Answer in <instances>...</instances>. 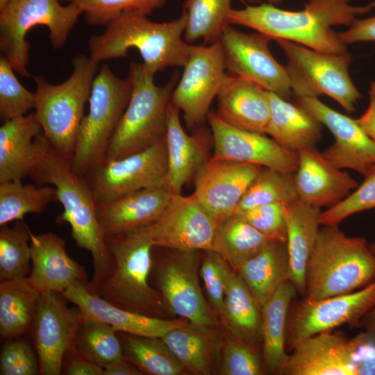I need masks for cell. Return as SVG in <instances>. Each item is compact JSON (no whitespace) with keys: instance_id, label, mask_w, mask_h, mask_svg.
<instances>
[{"instance_id":"6da1fadb","label":"cell","mask_w":375,"mask_h":375,"mask_svg":"<svg viewBox=\"0 0 375 375\" xmlns=\"http://www.w3.org/2000/svg\"><path fill=\"white\" fill-rule=\"evenodd\" d=\"M375 8V0L365 6H353L351 0H308L300 10L279 8L267 3L246 4L232 8L228 16L230 25L254 29L272 40L293 42L321 52L347 53L333 26H349L357 17Z\"/></svg>"},{"instance_id":"7a4b0ae2","label":"cell","mask_w":375,"mask_h":375,"mask_svg":"<svg viewBox=\"0 0 375 375\" xmlns=\"http://www.w3.org/2000/svg\"><path fill=\"white\" fill-rule=\"evenodd\" d=\"M29 176L40 185L56 188L57 201L63 207L56 222L68 223L76 244L91 253L94 276L89 285L95 292L111 273L113 262L98 219L97 201L87 180L72 169L69 159L50 147Z\"/></svg>"},{"instance_id":"3957f363","label":"cell","mask_w":375,"mask_h":375,"mask_svg":"<svg viewBox=\"0 0 375 375\" xmlns=\"http://www.w3.org/2000/svg\"><path fill=\"white\" fill-rule=\"evenodd\" d=\"M187 16L155 22L147 15L124 12L106 25L104 32L88 41L90 57L99 62L126 56L130 49L140 53L147 69L156 74L168 67H184L191 44L183 38Z\"/></svg>"},{"instance_id":"277c9868","label":"cell","mask_w":375,"mask_h":375,"mask_svg":"<svg viewBox=\"0 0 375 375\" xmlns=\"http://www.w3.org/2000/svg\"><path fill=\"white\" fill-rule=\"evenodd\" d=\"M375 281V255L367 241L322 225L309 258L304 297L312 300L352 292Z\"/></svg>"},{"instance_id":"5b68a950","label":"cell","mask_w":375,"mask_h":375,"mask_svg":"<svg viewBox=\"0 0 375 375\" xmlns=\"http://www.w3.org/2000/svg\"><path fill=\"white\" fill-rule=\"evenodd\" d=\"M99 63L79 54L72 60L73 72L63 83L51 84L42 75L35 83V118L52 150L71 160L89 101Z\"/></svg>"},{"instance_id":"8992f818","label":"cell","mask_w":375,"mask_h":375,"mask_svg":"<svg viewBox=\"0 0 375 375\" xmlns=\"http://www.w3.org/2000/svg\"><path fill=\"white\" fill-rule=\"evenodd\" d=\"M154 74L143 63H130L131 98L110 139L104 160L122 158L165 138L168 106L179 74L174 72L163 85H156Z\"/></svg>"},{"instance_id":"52a82bcc","label":"cell","mask_w":375,"mask_h":375,"mask_svg":"<svg viewBox=\"0 0 375 375\" xmlns=\"http://www.w3.org/2000/svg\"><path fill=\"white\" fill-rule=\"evenodd\" d=\"M147 226L106 237L112 269L94 292L118 307L154 316L161 294L148 281L154 247Z\"/></svg>"},{"instance_id":"ba28073f","label":"cell","mask_w":375,"mask_h":375,"mask_svg":"<svg viewBox=\"0 0 375 375\" xmlns=\"http://www.w3.org/2000/svg\"><path fill=\"white\" fill-rule=\"evenodd\" d=\"M128 77L119 78L107 65L97 72L89 99V111L81 124L73 156L72 169L86 176L104 160L110 139L131 98Z\"/></svg>"},{"instance_id":"9c48e42d","label":"cell","mask_w":375,"mask_h":375,"mask_svg":"<svg viewBox=\"0 0 375 375\" xmlns=\"http://www.w3.org/2000/svg\"><path fill=\"white\" fill-rule=\"evenodd\" d=\"M82 10L75 4L62 6L60 0H10L0 10V50L14 70L30 78L27 69L30 44L27 32L33 26H45L53 49L62 47L75 26Z\"/></svg>"},{"instance_id":"30bf717a","label":"cell","mask_w":375,"mask_h":375,"mask_svg":"<svg viewBox=\"0 0 375 375\" xmlns=\"http://www.w3.org/2000/svg\"><path fill=\"white\" fill-rule=\"evenodd\" d=\"M276 42L287 58L293 96L318 97L326 94L347 112L355 110L362 95L349 75L351 56L349 52L328 53L288 40Z\"/></svg>"},{"instance_id":"8fae6325","label":"cell","mask_w":375,"mask_h":375,"mask_svg":"<svg viewBox=\"0 0 375 375\" xmlns=\"http://www.w3.org/2000/svg\"><path fill=\"white\" fill-rule=\"evenodd\" d=\"M292 305V304H291ZM375 306V281L352 292L312 300L304 297L290 306L286 328V349L302 340L347 324L357 328Z\"/></svg>"},{"instance_id":"7c38bea8","label":"cell","mask_w":375,"mask_h":375,"mask_svg":"<svg viewBox=\"0 0 375 375\" xmlns=\"http://www.w3.org/2000/svg\"><path fill=\"white\" fill-rule=\"evenodd\" d=\"M165 138L122 158L104 160L87 176L97 203L144 188L167 185Z\"/></svg>"},{"instance_id":"4fadbf2b","label":"cell","mask_w":375,"mask_h":375,"mask_svg":"<svg viewBox=\"0 0 375 375\" xmlns=\"http://www.w3.org/2000/svg\"><path fill=\"white\" fill-rule=\"evenodd\" d=\"M183 68L171 103L182 111L186 126L192 128L207 119L211 103L228 76L219 42L191 44Z\"/></svg>"},{"instance_id":"5bb4252c","label":"cell","mask_w":375,"mask_h":375,"mask_svg":"<svg viewBox=\"0 0 375 375\" xmlns=\"http://www.w3.org/2000/svg\"><path fill=\"white\" fill-rule=\"evenodd\" d=\"M268 36L257 32L243 33L231 25L223 30L219 42L226 69L233 75L246 78L289 100L293 95L291 79L286 66L272 54Z\"/></svg>"},{"instance_id":"9a60e30c","label":"cell","mask_w":375,"mask_h":375,"mask_svg":"<svg viewBox=\"0 0 375 375\" xmlns=\"http://www.w3.org/2000/svg\"><path fill=\"white\" fill-rule=\"evenodd\" d=\"M82 315L68 308L58 292H40L32 328L40 374L59 375L66 356L76 349Z\"/></svg>"},{"instance_id":"2e32d148","label":"cell","mask_w":375,"mask_h":375,"mask_svg":"<svg viewBox=\"0 0 375 375\" xmlns=\"http://www.w3.org/2000/svg\"><path fill=\"white\" fill-rule=\"evenodd\" d=\"M198 268L197 251H176L158 267L157 284L172 313L194 325L212 328L216 322L201 292Z\"/></svg>"},{"instance_id":"e0dca14e","label":"cell","mask_w":375,"mask_h":375,"mask_svg":"<svg viewBox=\"0 0 375 375\" xmlns=\"http://www.w3.org/2000/svg\"><path fill=\"white\" fill-rule=\"evenodd\" d=\"M262 169L256 165L211 157L196 174L192 194L217 226L235 213L241 199Z\"/></svg>"},{"instance_id":"ac0fdd59","label":"cell","mask_w":375,"mask_h":375,"mask_svg":"<svg viewBox=\"0 0 375 375\" xmlns=\"http://www.w3.org/2000/svg\"><path fill=\"white\" fill-rule=\"evenodd\" d=\"M208 122L214 144L212 158L249 163L294 173L298 154L281 146L265 134L235 127L210 112Z\"/></svg>"},{"instance_id":"d6986e66","label":"cell","mask_w":375,"mask_h":375,"mask_svg":"<svg viewBox=\"0 0 375 375\" xmlns=\"http://www.w3.org/2000/svg\"><path fill=\"white\" fill-rule=\"evenodd\" d=\"M364 339V331L351 338L333 331L308 338L292 349L282 375H356Z\"/></svg>"},{"instance_id":"ffe728a7","label":"cell","mask_w":375,"mask_h":375,"mask_svg":"<svg viewBox=\"0 0 375 375\" xmlns=\"http://www.w3.org/2000/svg\"><path fill=\"white\" fill-rule=\"evenodd\" d=\"M296 103L317 118L333 135L334 142L322 153L331 164L363 176L375 165V144L356 119L332 109L317 97H296Z\"/></svg>"},{"instance_id":"44dd1931","label":"cell","mask_w":375,"mask_h":375,"mask_svg":"<svg viewBox=\"0 0 375 375\" xmlns=\"http://www.w3.org/2000/svg\"><path fill=\"white\" fill-rule=\"evenodd\" d=\"M147 226L153 247L198 251L212 249L217 225L193 194H178L161 217Z\"/></svg>"},{"instance_id":"7402d4cb","label":"cell","mask_w":375,"mask_h":375,"mask_svg":"<svg viewBox=\"0 0 375 375\" xmlns=\"http://www.w3.org/2000/svg\"><path fill=\"white\" fill-rule=\"evenodd\" d=\"M62 295L76 306L83 319L106 323L117 332L161 338L189 322L186 319H164L118 307L92 291L85 282L72 285Z\"/></svg>"},{"instance_id":"603a6c76","label":"cell","mask_w":375,"mask_h":375,"mask_svg":"<svg viewBox=\"0 0 375 375\" xmlns=\"http://www.w3.org/2000/svg\"><path fill=\"white\" fill-rule=\"evenodd\" d=\"M298 166L294 173L299 199L317 208H331L358 186L347 172L331 164L315 147L297 152Z\"/></svg>"},{"instance_id":"cb8c5ba5","label":"cell","mask_w":375,"mask_h":375,"mask_svg":"<svg viewBox=\"0 0 375 375\" xmlns=\"http://www.w3.org/2000/svg\"><path fill=\"white\" fill-rule=\"evenodd\" d=\"M49 144L31 113L3 122L0 127V183L29 175Z\"/></svg>"},{"instance_id":"d4e9b609","label":"cell","mask_w":375,"mask_h":375,"mask_svg":"<svg viewBox=\"0 0 375 375\" xmlns=\"http://www.w3.org/2000/svg\"><path fill=\"white\" fill-rule=\"evenodd\" d=\"M174 195L167 185H163L97 203L98 219L106 237L153 223L165 212Z\"/></svg>"},{"instance_id":"484cf974","label":"cell","mask_w":375,"mask_h":375,"mask_svg":"<svg viewBox=\"0 0 375 375\" xmlns=\"http://www.w3.org/2000/svg\"><path fill=\"white\" fill-rule=\"evenodd\" d=\"M66 242L53 233H31L32 268L28 278L40 292L60 293L77 282H85L86 273L67 254Z\"/></svg>"},{"instance_id":"4316f807","label":"cell","mask_w":375,"mask_h":375,"mask_svg":"<svg viewBox=\"0 0 375 375\" xmlns=\"http://www.w3.org/2000/svg\"><path fill=\"white\" fill-rule=\"evenodd\" d=\"M216 114L226 123L265 134L270 118L269 91L240 76L228 75L217 96Z\"/></svg>"},{"instance_id":"83f0119b","label":"cell","mask_w":375,"mask_h":375,"mask_svg":"<svg viewBox=\"0 0 375 375\" xmlns=\"http://www.w3.org/2000/svg\"><path fill=\"white\" fill-rule=\"evenodd\" d=\"M322 210L299 199L285 204L290 281L305 295L306 272L318 236Z\"/></svg>"},{"instance_id":"f1b7e54d","label":"cell","mask_w":375,"mask_h":375,"mask_svg":"<svg viewBox=\"0 0 375 375\" xmlns=\"http://www.w3.org/2000/svg\"><path fill=\"white\" fill-rule=\"evenodd\" d=\"M179 111L170 101L165 135L168 167L167 184L175 195L181 194L184 185L194 178L208 160L197 137L189 135L185 131Z\"/></svg>"},{"instance_id":"f546056e","label":"cell","mask_w":375,"mask_h":375,"mask_svg":"<svg viewBox=\"0 0 375 375\" xmlns=\"http://www.w3.org/2000/svg\"><path fill=\"white\" fill-rule=\"evenodd\" d=\"M270 118L265 134L292 151L315 147L322 139V124L307 110L269 92Z\"/></svg>"},{"instance_id":"4dcf8cb0","label":"cell","mask_w":375,"mask_h":375,"mask_svg":"<svg viewBox=\"0 0 375 375\" xmlns=\"http://www.w3.org/2000/svg\"><path fill=\"white\" fill-rule=\"evenodd\" d=\"M297 290L284 282L261 307L262 365L265 372L282 375L289 354L286 328L289 310Z\"/></svg>"},{"instance_id":"1f68e13d","label":"cell","mask_w":375,"mask_h":375,"mask_svg":"<svg viewBox=\"0 0 375 375\" xmlns=\"http://www.w3.org/2000/svg\"><path fill=\"white\" fill-rule=\"evenodd\" d=\"M236 272L262 307L284 282L290 281L287 242L271 240Z\"/></svg>"},{"instance_id":"d6a6232c","label":"cell","mask_w":375,"mask_h":375,"mask_svg":"<svg viewBox=\"0 0 375 375\" xmlns=\"http://www.w3.org/2000/svg\"><path fill=\"white\" fill-rule=\"evenodd\" d=\"M230 334L256 349L262 343L261 306L236 271L232 269L221 315Z\"/></svg>"},{"instance_id":"836d02e7","label":"cell","mask_w":375,"mask_h":375,"mask_svg":"<svg viewBox=\"0 0 375 375\" xmlns=\"http://www.w3.org/2000/svg\"><path fill=\"white\" fill-rule=\"evenodd\" d=\"M40 292L28 277L1 281L0 335L17 338L32 328Z\"/></svg>"},{"instance_id":"e575fe53","label":"cell","mask_w":375,"mask_h":375,"mask_svg":"<svg viewBox=\"0 0 375 375\" xmlns=\"http://www.w3.org/2000/svg\"><path fill=\"white\" fill-rule=\"evenodd\" d=\"M270 241L241 215L234 213L217 226L211 249L236 271Z\"/></svg>"},{"instance_id":"d590c367","label":"cell","mask_w":375,"mask_h":375,"mask_svg":"<svg viewBox=\"0 0 375 375\" xmlns=\"http://www.w3.org/2000/svg\"><path fill=\"white\" fill-rule=\"evenodd\" d=\"M210 329L188 322L161 338L186 374H211L213 350L210 337Z\"/></svg>"},{"instance_id":"8d00e7d4","label":"cell","mask_w":375,"mask_h":375,"mask_svg":"<svg viewBox=\"0 0 375 375\" xmlns=\"http://www.w3.org/2000/svg\"><path fill=\"white\" fill-rule=\"evenodd\" d=\"M124 358L142 374H186L182 365L160 338H149L117 332Z\"/></svg>"},{"instance_id":"74e56055","label":"cell","mask_w":375,"mask_h":375,"mask_svg":"<svg viewBox=\"0 0 375 375\" xmlns=\"http://www.w3.org/2000/svg\"><path fill=\"white\" fill-rule=\"evenodd\" d=\"M245 4L249 0H240ZM232 0H185L182 11L187 16L183 38L188 43L201 40L203 44L219 41L227 26Z\"/></svg>"},{"instance_id":"f35d334b","label":"cell","mask_w":375,"mask_h":375,"mask_svg":"<svg viewBox=\"0 0 375 375\" xmlns=\"http://www.w3.org/2000/svg\"><path fill=\"white\" fill-rule=\"evenodd\" d=\"M53 201H57V194L52 185H23L22 180L0 183V226L40 213Z\"/></svg>"},{"instance_id":"ab89813d","label":"cell","mask_w":375,"mask_h":375,"mask_svg":"<svg viewBox=\"0 0 375 375\" xmlns=\"http://www.w3.org/2000/svg\"><path fill=\"white\" fill-rule=\"evenodd\" d=\"M299 199L294 173L262 167L238 206L235 213L274 203Z\"/></svg>"},{"instance_id":"60d3db41","label":"cell","mask_w":375,"mask_h":375,"mask_svg":"<svg viewBox=\"0 0 375 375\" xmlns=\"http://www.w3.org/2000/svg\"><path fill=\"white\" fill-rule=\"evenodd\" d=\"M31 233L16 221L15 226L0 229V281L24 278L30 275Z\"/></svg>"},{"instance_id":"b9f144b4","label":"cell","mask_w":375,"mask_h":375,"mask_svg":"<svg viewBox=\"0 0 375 375\" xmlns=\"http://www.w3.org/2000/svg\"><path fill=\"white\" fill-rule=\"evenodd\" d=\"M76 349L103 367L124 358L117 332L110 325L95 320L82 319L77 334Z\"/></svg>"},{"instance_id":"7bdbcfd3","label":"cell","mask_w":375,"mask_h":375,"mask_svg":"<svg viewBox=\"0 0 375 375\" xmlns=\"http://www.w3.org/2000/svg\"><path fill=\"white\" fill-rule=\"evenodd\" d=\"M72 3L83 12L86 23L92 26H106L124 12L148 15L162 8L167 0H60Z\"/></svg>"},{"instance_id":"ee69618b","label":"cell","mask_w":375,"mask_h":375,"mask_svg":"<svg viewBox=\"0 0 375 375\" xmlns=\"http://www.w3.org/2000/svg\"><path fill=\"white\" fill-rule=\"evenodd\" d=\"M6 57L0 56V118L4 122L35 108V93L26 90Z\"/></svg>"},{"instance_id":"f6af8a7d","label":"cell","mask_w":375,"mask_h":375,"mask_svg":"<svg viewBox=\"0 0 375 375\" xmlns=\"http://www.w3.org/2000/svg\"><path fill=\"white\" fill-rule=\"evenodd\" d=\"M355 190L336 205L322 211L321 225H338L353 214L375 208V165L364 175Z\"/></svg>"},{"instance_id":"bcb514c9","label":"cell","mask_w":375,"mask_h":375,"mask_svg":"<svg viewBox=\"0 0 375 375\" xmlns=\"http://www.w3.org/2000/svg\"><path fill=\"white\" fill-rule=\"evenodd\" d=\"M219 372L222 375H261L265 371L256 349L231 334L224 344Z\"/></svg>"},{"instance_id":"7dc6e473","label":"cell","mask_w":375,"mask_h":375,"mask_svg":"<svg viewBox=\"0 0 375 375\" xmlns=\"http://www.w3.org/2000/svg\"><path fill=\"white\" fill-rule=\"evenodd\" d=\"M228 264L213 250L206 251L200 269L211 308L220 317L223 312L224 299L230 274Z\"/></svg>"},{"instance_id":"c3c4849f","label":"cell","mask_w":375,"mask_h":375,"mask_svg":"<svg viewBox=\"0 0 375 375\" xmlns=\"http://www.w3.org/2000/svg\"><path fill=\"white\" fill-rule=\"evenodd\" d=\"M238 214L269 240L287 242L285 203L263 205Z\"/></svg>"},{"instance_id":"681fc988","label":"cell","mask_w":375,"mask_h":375,"mask_svg":"<svg viewBox=\"0 0 375 375\" xmlns=\"http://www.w3.org/2000/svg\"><path fill=\"white\" fill-rule=\"evenodd\" d=\"M40 365L29 344L23 340H10L3 345L0 355L1 375H35Z\"/></svg>"},{"instance_id":"f907efd6","label":"cell","mask_w":375,"mask_h":375,"mask_svg":"<svg viewBox=\"0 0 375 375\" xmlns=\"http://www.w3.org/2000/svg\"><path fill=\"white\" fill-rule=\"evenodd\" d=\"M341 41L345 44L359 42H375V15L365 19H356L342 33H339Z\"/></svg>"},{"instance_id":"816d5d0a","label":"cell","mask_w":375,"mask_h":375,"mask_svg":"<svg viewBox=\"0 0 375 375\" xmlns=\"http://www.w3.org/2000/svg\"><path fill=\"white\" fill-rule=\"evenodd\" d=\"M65 365V374L68 375H104L103 367L90 361L77 350L69 353Z\"/></svg>"},{"instance_id":"f5cc1de1","label":"cell","mask_w":375,"mask_h":375,"mask_svg":"<svg viewBox=\"0 0 375 375\" xmlns=\"http://www.w3.org/2000/svg\"><path fill=\"white\" fill-rule=\"evenodd\" d=\"M356 375H375V340L367 334L358 351Z\"/></svg>"},{"instance_id":"db71d44e","label":"cell","mask_w":375,"mask_h":375,"mask_svg":"<svg viewBox=\"0 0 375 375\" xmlns=\"http://www.w3.org/2000/svg\"><path fill=\"white\" fill-rule=\"evenodd\" d=\"M365 133L375 144V97H370L366 111L356 119Z\"/></svg>"},{"instance_id":"11a10c76","label":"cell","mask_w":375,"mask_h":375,"mask_svg":"<svg viewBox=\"0 0 375 375\" xmlns=\"http://www.w3.org/2000/svg\"><path fill=\"white\" fill-rule=\"evenodd\" d=\"M104 375H140L142 373L124 358L103 367Z\"/></svg>"},{"instance_id":"9f6ffc18","label":"cell","mask_w":375,"mask_h":375,"mask_svg":"<svg viewBox=\"0 0 375 375\" xmlns=\"http://www.w3.org/2000/svg\"><path fill=\"white\" fill-rule=\"evenodd\" d=\"M357 328H362L370 339L375 340V306L362 317Z\"/></svg>"},{"instance_id":"6f0895ef","label":"cell","mask_w":375,"mask_h":375,"mask_svg":"<svg viewBox=\"0 0 375 375\" xmlns=\"http://www.w3.org/2000/svg\"><path fill=\"white\" fill-rule=\"evenodd\" d=\"M282 0H249V3L251 5L260 4L263 2L271 3L273 5H278L281 3Z\"/></svg>"},{"instance_id":"680465c9","label":"cell","mask_w":375,"mask_h":375,"mask_svg":"<svg viewBox=\"0 0 375 375\" xmlns=\"http://www.w3.org/2000/svg\"><path fill=\"white\" fill-rule=\"evenodd\" d=\"M369 93L370 97H375V82H372L370 83V89Z\"/></svg>"},{"instance_id":"91938a15","label":"cell","mask_w":375,"mask_h":375,"mask_svg":"<svg viewBox=\"0 0 375 375\" xmlns=\"http://www.w3.org/2000/svg\"><path fill=\"white\" fill-rule=\"evenodd\" d=\"M10 0H0V10H2Z\"/></svg>"},{"instance_id":"94428289","label":"cell","mask_w":375,"mask_h":375,"mask_svg":"<svg viewBox=\"0 0 375 375\" xmlns=\"http://www.w3.org/2000/svg\"><path fill=\"white\" fill-rule=\"evenodd\" d=\"M369 245H370V248H371L372 252H373V253H374V255H375V241H374L372 244H369Z\"/></svg>"}]
</instances>
